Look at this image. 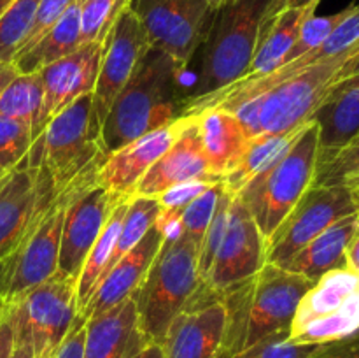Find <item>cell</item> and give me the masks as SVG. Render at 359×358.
<instances>
[{
	"mask_svg": "<svg viewBox=\"0 0 359 358\" xmlns=\"http://www.w3.org/2000/svg\"><path fill=\"white\" fill-rule=\"evenodd\" d=\"M182 70L184 67L160 49L151 48L146 53L102 125L107 153L186 114Z\"/></svg>",
	"mask_w": 359,
	"mask_h": 358,
	"instance_id": "obj_1",
	"label": "cell"
},
{
	"mask_svg": "<svg viewBox=\"0 0 359 358\" xmlns=\"http://www.w3.org/2000/svg\"><path fill=\"white\" fill-rule=\"evenodd\" d=\"M107 154L90 93L49 119L32 142L23 165L44 172L55 190L62 192L84 175L98 172Z\"/></svg>",
	"mask_w": 359,
	"mask_h": 358,
	"instance_id": "obj_2",
	"label": "cell"
},
{
	"mask_svg": "<svg viewBox=\"0 0 359 358\" xmlns=\"http://www.w3.org/2000/svg\"><path fill=\"white\" fill-rule=\"evenodd\" d=\"M269 0H237L214 13L209 34L200 46L196 83L186 91V114L191 107L245 76L255 56Z\"/></svg>",
	"mask_w": 359,
	"mask_h": 358,
	"instance_id": "obj_3",
	"label": "cell"
},
{
	"mask_svg": "<svg viewBox=\"0 0 359 358\" xmlns=\"http://www.w3.org/2000/svg\"><path fill=\"white\" fill-rule=\"evenodd\" d=\"M200 286L198 248L184 234L163 241L133 293L137 326L147 343L160 344L163 340L170 323L188 307Z\"/></svg>",
	"mask_w": 359,
	"mask_h": 358,
	"instance_id": "obj_4",
	"label": "cell"
},
{
	"mask_svg": "<svg viewBox=\"0 0 359 358\" xmlns=\"http://www.w3.org/2000/svg\"><path fill=\"white\" fill-rule=\"evenodd\" d=\"M318 125L311 121L290 150L251 179L237 195L255 218L265 241L311 188L318 167Z\"/></svg>",
	"mask_w": 359,
	"mask_h": 358,
	"instance_id": "obj_5",
	"label": "cell"
},
{
	"mask_svg": "<svg viewBox=\"0 0 359 358\" xmlns=\"http://www.w3.org/2000/svg\"><path fill=\"white\" fill-rule=\"evenodd\" d=\"M4 309L13 323L14 343L30 344L35 358H49L79 318L77 279L56 272Z\"/></svg>",
	"mask_w": 359,
	"mask_h": 358,
	"instance_id": "obj_6",
	"label": "cell"
},
{
	"mask_svg": "<svg viewBox=\"0 0 359 358\" xmlns=\"http://www.w3.org/2000/svg\"><path fill=\"white\" fill-rule=\"evenodd\" d=\"M97 174L98 172L84 175L69 188L62 190L55 200L32 221L21 244L7 260V272L2 288L4 304L16 300L25 291L44 283L58 272L60 242H62L67 207L72 199L74 190Z\"/></svg>",
	"mask_w": 359,
	"mask_h": 358,
	"instance_id": "obj_7",
	"label": "cell"
},
{
	"mask_svg": "<svg viewBox=\"0 0 359 358\" xmlns=\"http://www.w3.org/2000/svg\"><path fill=\"white\" fill-rule=\"evenodd\" d=\"M358 51L353 49L314 63L262 95L259 125L263 133L287 135L309 125L330 90L335 86L337 74Z\"/></svg>",
	"mask_w": 359,
	"mask_h": 358,
	"instance_id": "obj_8",
	"label": "cell"
},
{
	"mask_svg": "<svg viewBox=\"0 0 359 358\" xmlns=\"http://www.w3.org/2000/svg\"><path fill=\"white\" fill-rule=\"evenodd\" d=\"M314 283L316 281L290 272L284 267L265 263L251 281L248 307L235 344V353L252 346L270 333L291 330L298 305Z\"/></svg>",
	"mask_w": 359,
	"mask_h": 358,
	"instance_id": "obj_9",
	"label": "cell"
},
{
	"mask_svg": "<svg viewBox=\"0 0 359 358\" xmlns=\"http://www.w3.org/2000/svg\"><path fill=\"white\" fill-rule=\"evenodd\" d=\"M358 211L356 195L347 186L311 185L283 223L265 241L266 263L286 267L307 242Z\"/></svg>",
	"mask_w": 359,
	"mask_h": 358,
	"instance_id": "obj_10",
	"label": "cell"
},
{
	"mask_svg": "<svg viewBox=\"0 0 359 358\" xmlns=\"http://www.w3.org/2000/svg\"><path fill=\"white\" fill-rule=\"evenodd\" d=\"M128 6L151 48L167 53L181 67L198 53L216 13L207 0H130Z\"/></svg>",
	"mask_w": 359,
	"mask_h": 358,
	"instance_id": "obj_11",
	"label": "cell"
},
{
	"mask_svg": "<svg viewBox=\"0 0 359 358\" xmlns=\"http://www.w3.org/2000/svg\"><path fill=\"white\" fill-rule=\"evenodd\" d=\"M265 263V237L244 202L233 195L226 232L202 286L217 295H224L252 279Z\"/></svg>",
	"mask_w": 359,
	"mask_h": 358,
	"instance_id": "obj_12",
	"label": "cell"
},
{
	"mask_svg": "<svg viewBox=\"0 0 359 358\" xmlns=\"http://www.w3.org/2000/svg\"><path fill=\"white\" fill-rule=\"evenodd\" d=\"M230 314L223 295L200 286L160 343L163 358H221Z\"/></svg>",
	"mask_w": 359,
	"mask_h": 358,
	"instance_id": "obj_13",
	"label": "cell"
},
{
	"mask_svg": "<svg viewBox=\"0 0 359 358\" xmlns=\"http://www.w3.org/2000/svg\"><path fill=\"white\" fill-rule=\"evenodd\" d=\"M123 199L97 185V175L81 183L67 207L60 242L58 272L79 279L81 270L109 214Z\"/></svg>",
	"mask_w": 359,
	"mask_h": 358,
	"instance_id": "obj_14",
	"label": "cell"
},
{
	"mask_svg": "<svg viewBox=\"0 0 359 358\" xmlns=\"http://www.w3.org/2000/svg\"><path fill=\"white\" fill-rule=\"evenodd\" d=\"M149 49L146 30L128 6L105 39L97 84L91 93L100 125H104L112 102L121 93Z\"/></svg>",
	"mask_w": 359,
	"mask_h": 358,
	"instance_id": "obj_15",
	"label": "cell"
},
{
	"mask_svg": "<svg viewBox=\"0 0 359 358\" xmlns=\"http://www.w3.org/2000/svg\"><path fill=\"white\" fill-rule=\"evenodd\" d=\"M42 171L21 164L0 190V262L7 260L23 241L32 221L58 195Z\"/></svg>",
	"mask_w": 359,
	"mask_h": 358,
	"instance_id": "obj_16",
	"label": "cell"
},
{
	"mask_svg": "<svg viewBox=\"0 0 359 358\" xmlns=\"http://www.w3.org/2000/svg\"><path fill=\"white\" fill-rule=\"evenodd\" d=\"M188 118V114L181 116L175 121L144 133L139 139L119 147L118 151L109 153L102 167L98 168L97 185L109 193L132 199L135 186L149 171L151 165L181 135Z\"/></svg>",
	"mask_w": 359,
	"mask_h": 358,
	"instance_id": "obj_17",
	"label": "cell"
},
{
	"mask_svg": "<svg viewBox=\"0 0 359 358\" xmlns=\"http://www.w3.org/2000/svg\"><path fill=\"white\" fill-rule=\"evenodd\" d=\"M102 55H104V44L98 42L83 44L69 56L44 67L39 72L44 88V102L35 128V137L42 132L53 116L69 107L77 98L93 93Z\"/></svg>",
	"mask_w": 359,
	"mask_h": 358,
	"instance_id": "obj_18",
	"label": "cell"
},
{
	"mask_svg": "<svg viewBox=\"0 0 359 358\" xmlns=\"http://www.w3.org/2000/svg\"><path fill=\"white\" fill-rule=\"evenodd\" d=\"M188 116V123L181 135L151 165L149 171L144 174V178L133 190V197L156 199L165 190L184 181L221 183L210 174L209 165H207L202 142H200L196 116Z\"/></svg>",
	"mask_w": 359,
	"mask_h": 358,
	"instance_id": "obj_19",
	"label": "cell"
},
{
	"mask_svg": "<svg viewBox=\"0 0 359 358\" xmlns=\"http://www.w3.org/2000/svg\"><path fill=\"white\" fill-rule=\"evenodd\" d=\"M161 244H163V237L153 227L132 251L126 253L109 270L107 276L98 284L97 291L93 293L91 300L88 302L86 309L81 312L79 319L86 321V319L102 314V312L109 311L114 305L121 304L126 298L133 297L137 288L140 286L142 279L146 277L154 256L160 251Z\"/></svg>",
	"mask_w": 359,
	"mask_h": 358,
	"instance_id": "obj_20",
	"label": "cell"
},
{
	"mask_svg": "<svg viewBox=\"0 0 359 358\" xmlns=\"http://www.w3.org/2000/svg\"><path fill=\"white\" fill-rule=\"evenodd\" d=\"M147 344L137 326L135 298L130 297L86 319L83 358H132Z\"/></svg>",
	"mask_w": 359,
	"mask_h": 358,
	"instance_id": "obj_21",
	"label": "cell"
},
{
	"mask_svg": "<svg viewBox=\"0 0 359 358\" xmlns=\"http://www.w3.org/2000/svg\"><path fill=\"white\" fill-rule=\"evenodd\" d=\"M191 114L196 116L200 142L210 174L223 181L244 157L251 137L231 112L216 105Z\"/></svg>",
	"mask_w": 359,
	"mask_h": 358,
	"instance_id": "obj_22",
	"label": "cell"
},
{
	"mask_svg": "<svg viewBox=\"0 0 359 358\" xmlns=\"http://www.w3.org/2000/svg\"><path fill=\"white\" fill-rule=\"evenodd\" d=\"M318 125V165L359 133V86L332 90L312 116Z\"/></svg>",
	"mask_w": 359,
	"mask_h": 358,
	"instance_id": "obj_23",
	"label": "cell"
},
{
	"mask_svg": "<svg viewBox=\"0 0 359 358\" xmlns=\"http://www.w3.org/2000/svg\"><path fill=\"white\" fill-rule=\"evenodd\" d=\"M359 225V211L342 218L304 246L284 269L318 281L326 272L347 269V246Z\"/></svg>",
	"mask_w": 359,
	"mask_h": 358,
	"instance_id": "obj_24",
	"label": "cell"
},
{
	"mask_svg": "<svg viewBox=\"0 0 359 358\" xmlns=\"http://www.w3.org/2000/svg\"><path fill=\"white\" fill-rule=\"evenodd\" d=\"M318 6L319 4H311L300 9H284L276 16L262 20L255 56L242 79H255L279 69L297 41L304 21L316 13Z\"/></svg>",
	"mask_w": 359,
	"mask_h": 358,
	"instance_id": "obj_25",
	"label": "cell"
},
{
	"mask_svg": "<svg viewBox=\"0 0 359 358\" xmlns=\"http://www.w3.org/2000/svg\"><path fill=\"white\" fill-rule=\"evenodd\" d=\"M79 2L74 4L30 49L18 55L13 65L18 74L41 72L44 67L65 58L81 48Z\"/></svg>",
	"mask_w": 359,
	"mask_h": 358,
	"instance_id": "obj_26",
	"label": "cell"
},
{
	"mask_svg": "<svg viewBox=\"0 0 359 358\" xmlns=\"http://www.w3.org/2000/svg\"><path fill=\"white\" fill-rule=\"evenodd\" d=\"M358 290V274L349 269L326 272L304 295L294 314L290 336L304 329L307 323L339 311L346 298Z\"/></svg>",
	"mask_w": 359,
	"mask_h": 358,
	"instance_id": "obj_27",
	"label": "cell"
},
{
	"mask_svg": "<svg viewBox=\"0 0 359 358\" xmlns=\"http://www.w3.org/2000/svg\"><path fill=\"white\" fill-rule=\"evenodd\" d=\"M130 199H123L118 206L112 209L109 214L107 221H105L104 228H102L100 235L95 241L93 248L88 253V258L84 262L81 276L77 279V316L86 309L88 302L91 300L93 293L97 291L98 284L107 274L109 260L112 256V249H114L118 235L121 232L123 220H125L126 209H128Z\"/></svg>",
	"mask_w": 359,
	"mask_h": 358,
	"instance_id": "obj_28",
	"label": "cell"
},
{
	"mask_svg": "<svg viewBox=\"0 0 359 358\" xmlns=\"http://www.w3.org/2000/svg\"><path fill=\"white\" fill-rule=\"evenodd\" d=\"M302 130H298V132L294 133H287V135L262 133V135L258 137H252V139L249 140L248 150H245L244 157L241 158L237 167L221 181L223 183L224 190H226L228 193H231V195H238L241 190L244 188L251 179H255L256 175L262 174L263 171H266L270 165L276 164V161L290 150L291 144L294 142V139H297L298 133H300Z\"/></svg>",
	"mask_w": 359,
	"mask_h": 358,
	"instance_id": "obj_29",
	"label": "cell"
},
{
	"mask_svg": "<svg viewBox=\"0 0 359 358\" xmlns=\"http://www.w3.org/2000/svg\"><path fill=\"white\" fill-rule=\"evenodd\" d=\"M42 102H44V88H42L41 74H16V77L4 88L0 95V114L28 123L32 126V135L35 137Z\"/></svg>",
	"mask_w": 359,
	"mask_h": 358,
	"instance_id": "obj_30",
	"label": "cell"
},
{
	"mask_svg": "<svg viewBox=\"0 0 359 358\" xmlns=\"http://www.w3.org/2000/svg\"><path fill=\"white\" fill-rule=\"evenodd\" d=\"M158 213H160V206L154 199H146V197L130 199L128 209H126L125 220H123L121 225V232H119L118 241H116L114 249H112V256L109 260L107 272L126 253L132 251L142 241L144 235L154 227Z\"/></svg>",
	"mask_w": 359,
	"mask_h": 358,
	"instance_id": "obj_31",
	"label": "cell"
},
{
	"mask_svg": "<svg viewBox=\"0 0 359 358\" xmlns=\"http://www.w3.org/2000/svg\"><path fill=\"white\" fill-rule=\"evenodd\" d=\"M41 0H14L0 14V63H13L23 49Z\"/></svg>",
	"mask_w": 359,
	"mask_h": 358,
	"instance_id": "obj_32",
	"label": "cell"
},
{
	"mask_svg": "<svg viewBox=\"0 0 359 358\" xmlns=\"http://www.w3.org/2000/svg\"><path fill=\"white\" fill-rule=\"evenodd\" d=\"M130 0H88L79 4L81 44H104Z\"/></svg>",
	"mask_w": 359,
	"mask_h": 358,
	"instance_id": "obj_33",
	"label": "cell"
},
{
	"mask_svg": "<svg viewBox=\"0 0 359 358\" xmlns=\"http://www.w3.org/2000/svg\"><path fill=\"white\" fill-rule=\"evenodd\" d=\"M312 185L318 186H347L359 190V133L347 146L337 151L332 158L316 167Z\"/></svg>",
	"mask_w": 359,
	"mask_h": 358,
	"instance_id": "obj_34",
	"label": "cell"
},
{
	"mask_svg": "<svg viewBox=\"0 0 359 358\" xmlns=\"http://www.w3.org/2000/svg\"><path fill=\"white\" fill-rule=\"evenodd\" d=\"M32 142L34 135L28 123L0 114V168L16 171L27 160Z\"/></svg>",
	"mask_w": 359,
	"mask_h": 358,
	"instance_id": "obj_35",
	"label": "cell"
},
{
	"mask_svg": "<svg viewBox=\"0 0 359 358\" xmlns=\"http://www.w3.org/2000/svg\"><path fill=\"white\" fill-rule=\"evenodd\" d=\"M291 330L270 333L231 358H311L323 343H297L290 339Z\"/></svg>",
	"mask_w": 359,
	"mask_h": 358,
	"instance_id": "obj_36",
	"label": "cell"
},
{
	"mask_svg": "<svg viewBox=\"0 0 359 358\" xmlns=\"http://www.w3.org/2000/svg\"><path fill=\"white\" fill-rule=\"evenodd\" d=\"M223 190V183L212 185L182 209V234L198 249L207 227H209L210 220L216 213L217 202H219Z\"/></svg>",
	"mask_w": 359,
	"mask_h": 358,
	"instance_id": "obj_37",
	"label": "cell"
},
{
	"mask_svg": "<svg viewBox=\"0 0 359 358\" xmlns=\"http://www.w3.org/2000/svg\"><path fill=\"white\" fill-rule=\"evenodd\" d=\"M349 9L351 6L335 14H328V16H316V13L312 14V16H309L307 20L304 21V25H302L297 41L291 46L290 53H287L286 58H284V63L293 62V60L300 58L302 55H305V53L312 51V49L318 48L319 44H323V42L328 39V35L335 30L337 25L347 16Z\"/></svg>",
	"mask_w": 359,
	"mask_h": 358,
	"instance_id": "obj_38",
	"label": "cell"
},
{
	"mask_svg": "<svg viewBox=\"0 0 359 358\" xmlns=\"http://www.w3.org/2000/svg\"><path fill=\"white\" fill-rule=\"evenodd\" d=\"M231 200H233V195H231V193H228L226 190H223V193H221V197H219V202H217L216 213H214L212 220H210L209 227H207V230H205V235H203V239H202V244H200V249H198L200 283L205 279L207 272H209L210 265H212L214 256H216L221 241H223L224 232H226L228 213H230Z\"/></svg>",
	"mask_w": 359,
	"mask_h": 358,
	"instance_id": "obj_39",
	"label": "cell"
},
{
	"mask_svg": "<svg viewBox=\"0 0 359 358\" xmlns=\"http://www.w3.org/2000/svg\"><path fill=\"white\" fill-rule=\"evenodd\" d=\"M76 2L77 0H41L37 7V13H35L32 30L27 37V42H25L23 49L18 55L30 49Z\"/></svg>",
	"mask_w": 359,
	"mask_h": 358,
	"instance_id": "obj_40",
	"label": "cell"
},
{
	"mask_svg": "<svg viewBox=\"0 0 359 358\" xmlns=\"http://www.w3.org/2000/svg\"><path fill=\"white\" fill-rule=\"evenodd\" d=\"M212 185L217 183H209V181H184L179 183V185L170 186L168 190H165L161 195H158L156 202L160 206V209H184L188 204H191L193 200L198 195H202L207 188H210Z\"/></svg>",
	"mask_w": 359,
	"mask_h": 358,
	"instance_id": "obj_41",
	"label": "cell"
},
{
	"mask_svg": "<svg viewBox=\"0 0 359 358\" xmlns=\"http://www.w3.org/2000/svg\"><path fill=\"white\" fill-rule=\"evenodd\" d=\"M311 358H359V330L342 339L323 343Z\"/></svg>",
	"mask_w": 359,
	"mask_h": 358,
	"instance_id": "obj_42",
	"label": "cell"
},
{
	"mask_svg": "<svg viewBox=\"0 0 359 358\" xmlns=\"http://www.w3.org/2000/svg\"><path fill=\"white\" fill-rule=\"evenodd\" d=\"M84 336H86V321L77 318L72 330L67 333L63 343L56 347V351L49 358H83Z\"/></svg>",
	"mask_w": 359,
	"mask_h": 358,
	"instance_id": "obj_43",
	"label": "cell"
},
{
	"mask_svg": "<svg viewBox=\"0 0 359 358\" xmlns=\"http://www.w3.org/2000/svg\"><path fill=\"white\" fill-rule=\"evenodd\" d=\"M154 228L160 232L163 241L177 239L182 235V209H160Z\"/></svg>",
	"mask_w": 359,
	"mask_h": 358,
	"instance_id": "obj_44",
	"label": "cell"
},
{
	"mask_svg": "<svg viewBox=\"0 0 359 358\" xmlns=\"http://www.w3.org/2000/svg\"><path fill=\"white\" fill-rule=\"evenodd\" d=\"M14 347V330L6 309L0 316V358H9Z\"/></svg>",
	"mask_w": 359,
	"mask_h": 358,
	"instance_id": "obj_45",
	"label": "cell"
},
{
	"mask_svg": "<svg viewBox=\"0 0 359 358\" xmlns=\"http://www.w3.org/2000/svg\"><path fill=\"white\" fill-rule=\"evenodd\" d=\"M319 2H321V0H269L265 14H263V20L276 16L277 13H280V11L284 9H300V7H307L311 6V4Z\"/></svg>",
	"mask_w": 359,
	"mask_h": 358,
	"instance_id": "obj_46",
	"label": "cell"
},
{
	"mask_svg": "<svg viewBox=\"0 0 359 358\" xmlns=\"http://www.w3.org/2000/svg\"><path fill=\"white\" fill-rule=\"evenodd\" d=\"M346 260H347V269L359 274V225L356 232H354L353 239H351L349 246H347Z\"/></svg>",
	"mask_w": 359,
	"mask_h": 358,
	"instance_id": "obj_47",
	"label": "cell"
},
{
	"mask_svg": "<svg viewBox=\"0 0 359 358\" xmlns=\"http://www.w3.org/2000/svg\"><path fill=\"white\" fill-rule=\"evenodd\" d=\"M354 76H359V51L354 53V55L351 56L346 63H344V67L340 69V72L337 74L335 84L340 83V81H344V79H349V77H354Z\"/></svg>",
	"mask_w": 359,
	"mask_h": 358,
	"instance_id": "obj_48",
	"label": "cell"
},
{
	"mask_svg": "<svg viewBox=\"0 0 359 358\" xmlns=\"http://www.w3.org/2000/svg\"><path fill=\"white\" fill-rule=\"evenodd\" d=\"M16 74L13 63H0V95H2L4 88L16 77Z\"/></svg>",
	"mask_w": 359,
	"mask_h": 358,
	"instance_id": "obj_49",
	"label": "cell"
},
{
	"mask_svg": "<svg viewBox=\"0 0 359 358\" xmlns=\"http://www.w3.org/2000/svg\"><path fill=\"white\" fill-rule=\"evenodd\" d=\"M9 358H35L34 347L27 343H14L13 353Z\"/></svg>",
	"mask_w": 359,
	"mask_h": 358,
	"instance_id": "obj_50",
	"label": "cell"
},
{
	"mask_svg": "<svg viewBox=\"0 0 359 358\" xmlns=\"http://www.w3.org/2000/svg\"><path fill=\"white\" fill-rule=\"evenodd\" d=\"M132 358H163V354H161L160 344L151 343L147 344V346H144L139 353L133 354Z\"/></svg>",
	"mask_w": 359,
	"mask_h": 358,
	"instance_id": "obj_51",
	"label": "cell"
},
{
	"mask_svg": "<svg viewBox=\"0 0 359 358\" xmlns=\"http://www.w3.org/2000/svg\"><path fill=\"white\" fill-rule=\"evenodd\" d=\"M7 260H9V258H7ZM7 260H2V262H0V307L4 305L2 288H4V279H6V272H7Z\"/></svg>",
	"mask_w": 359,
	"mask_h": 358,
	"instance_id": "obj_52",
	"label": "cell"
},
{
	"mask_svg": "<svg viewBox=\"0 0 359 358\" xmlns=\"http://www.w3.org/2000/svg\"><path fill=\"white\" fill-rule=\"evenodd\" d=\"M235 2H237V0H207V4H209L214 11L223 9V7L230 6V4H235Z\"/></svg>",
	"mask_w": 359,
	"mask_h": 358,
	"instance_id": "obj_53",
	"label": "cell"
},
{
	"mask_svg": "<svg viewBox=\"0 0 359 358\" xmlns=\"http://www.w3.org/2000/svg\"><path fill=\"white\" fill-rule=\"evenodd\" d=\"M9 175H11L9 171H4V168H0V190H2L4 185L9 181Z\"/></svg>",
	"mask_w": 359,
	"mask_h": 358,
	"instance_id": "obj_54",
	"label": "cell"
},
{
	"mask_svg": "<svg viewBox=\"0 0 359 358\" xmlns=\"http://www.w3.org/2000/svg\"><path fill=\"white\" fill-rule=\"evenodd\" d=\"M13 2H14V0H0V14H2L4 11H6L7 7H9Z\"/></svg>",
	"mask_w": 359,
	"mask_h": 358,
	"instance_id": "obj_55",
	"label": "cell"
},
{
	"mask_svg": "<svg viewBox=\"0 0 359 358\" xmlns=\"http://www.w3.org/2000/svg\"><path fill=\"white\" fill-rule=\"evenodd\" d=\"M354 195H356V200H358V204H359V190H354Z\"/></svg>",
	"mask_w": 359,
	"mask_h": 358,
	"instance_id": "obj_56",
	"label": "cell"
},
{
	"mask_svg": "<svg viewBox=\"0 0 359 358\" xmlns=\"http://www.w3.org/2000/svg\"><path fill=\"white\" fill-rule=\"evenodd\" d=\"M77 2H79V4H84V2H88V0H77Z\"/></svg>",
	"mask_w": 359,
	"mask_h": 358,
	"instance_id": "obj_57",
	"label": "cell"
},
{
	"mask_svg": "<svg viewBox=\"0 0 359 358\" xmlns=\"http://www.w3.org/2000/svg\"><path fill=\"white\" fill-rule=\"evenodd\" d=\"M4 302V300H2ZM2 311H4V305H2V307H0V316H2Z\"/></svg>",
	"mask_w": 359,
	"mask_h": 358,
	"instance_id": "obj_58",
	"label": "cell"
},
{
	"mask_svg": "<svg viewBox=\"0 0 359 358\" xmlns=\"http://www.w3.org/2000/svg\"><path fill=\"white\" fill-rule=\"evenodd\" d=\"M358 288H359V274H358Z\"/></svg>",
	"mask_w": 359,
	"mask_h": 358,
	"instance_id": "obj_59",
	"label": "cell"
}]
</instances>
